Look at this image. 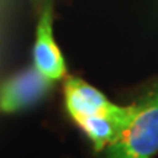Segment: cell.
Listing matches in <instances>:
<instances>
[{
    "label": "cell",
    "instance_id": "obj_1",
    "mask_svg": "<svg viewBox=\"0 0 158 158\" xmlns=\"http://www.w3.org/2000/svg\"><path fill=\"white\" fill-rule=\"evenodd\" d=\"M104 151V158H154L158 152V89L135 104L127 126Z\"/></svg>",
    "mask_w": 158,
    "mask_h": 158
},
{
    "label": "cell",
    "instance_id": "obj_2",
    "mask_svg": "<svg viewBox=\"0 0 158 158\" xmlns=\"http://www.w3.org/2000/svg\"><path fill=\"white\" fill-rule=\"evenodd\" d=\"M53 86L54 81L35 66L23 69L0 85V111L16 113L32 107L48 95Z\"/></svg>",
    "mask_w": 158,
    "mask_h": 158
},
{
    "label": "cell",
    "instance_id": "obj_3",
    "mask_svg": "<svg viewBox=\"0 0 158 158\" xmlns=\"http://www.w3.org/2000/svg\"><path fill=\"white\" fill-rule=\"evenodd\" d=\"M32 57L34 66L47 78L59 81L66 75V63L53 35V13L50 5L45 6L40 15Z\"/></svg>",
    "mask_w": 158,
    "mask_h": 158
},
{
    "label": "cell",
    "instance_id": "obj_4",
    "mask_svg": "<svg viewBox=\"0 0 158 158\" xmlns=\"http://www.w3.org/2000/svg\"><path fill=\"white\" fill-rule=\"evenodd\" d=\"M133 113H135V104L126 107L114 104L106 113L81 118L75 123L82 129V132L91 141L94 149L100 152L117 139L118 135L130 122Z\"/></svg>",
    "mask_w": 158,
    "mask_h": 158
},
{
    "label": "cell",
    "instance_id": "obj_5",
    "mask_svg": "<svg viewBox=\"0 0 158 158\" xmlns=\"http://www.w3.org/2000/svg\"><path fill=\"white\" fill-rule=\"evenodd\" d=\"M64 106L73 122L108 111L114 104L102 92L79 78H69L64 84Z\"/></svg>",
    "mask_w": 158,
    "mask_h": 158
}]
</instances>
